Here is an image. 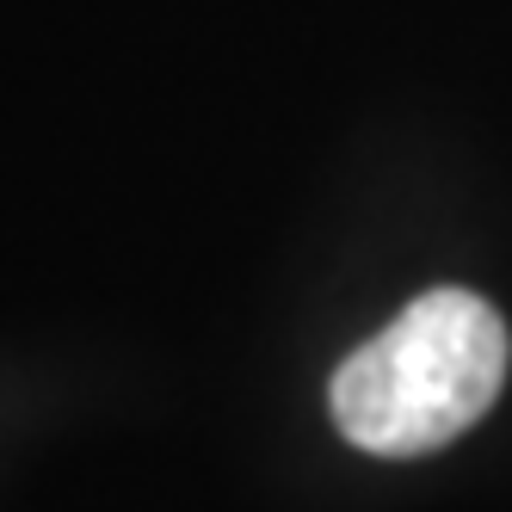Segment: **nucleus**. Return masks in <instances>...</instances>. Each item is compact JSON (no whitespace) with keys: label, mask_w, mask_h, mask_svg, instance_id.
Segmentation results:
<instances>
[{"label":"nucleus","mask_w":512,"mask_h":512,"mask_svg":"<svg viewBox=\"0 0 512 512\" xmlns=\"http://www.w3.org/2000/svg\"><path fill=\"white\" fill-rule=\"evenodd\" d=\"M512 340L475 290H426L334 371V426L371 457L451 445L506 389Z\"/></svg>","instance_id":"f257e3e1"}]
</instances>
